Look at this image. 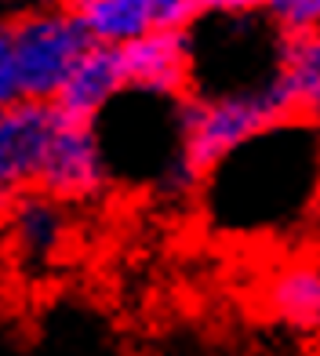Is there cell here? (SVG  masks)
I'll return each instance as SVG.
<instances>
[{
  "mask_svg": "<svg viewBox=\"0 0 320 356\" xmlns=\"http://www.w3.org/2000/svg\"><path fill=\"white\" fill-rule=\"evenodd\" d=\"M317 189L320 127L284 117L222 156L193 200L215 236L259 240L302 229L317 215Z\"/></svg>",
  "mask_w": 320,
  "mask_h": 356,
  "instance_id": "6da1fadb",
  "label": "cell"
},
{
  "mask_svg": "<svg viewBox=\"0 0 320 356\" xmlns=\"http://www.w3.org/2000/svg\"><path fill=\"white\" fill-rule=\"evenodd\" d=\"M182 99L124 88L102 106L91 127L106 160L109 186L193 197L182 171Z\"/></svg>",
  "mask_w": 320,
  "mask_h": 356,
  "instance_id": "7a4b0ae2",
  "label": "cell"
},
{
  "mask_svg": "<svg viewBox=\"0 0 320 356\" xmlns=\"http://www.w3.org/2000/svg\"><path fill=\"white\" fill-rule=\"evenodd\" d=\"M189 33V95L255 91L277 80L280 40L273 26L255 15H200L186 29Z\"/></svg>",
  "mask_w": 320,
  "mask_h": 356,
  "instance_id": "3957f363",
  "label": "cell"
},
{
  "mask_svg": "<svg viewBox=\"0 0 320 356\" xmlns=\"http://www.w3.org/2000/svg\"><path fill=\"white\" fill-rule=\"evenodd\" d=\"M287 117L284 95L273 84L255 91H233V95H211V99H182V171L189 189L197 193L200 178L211 171L230 149L262 127Z\"/></svg>",
  "mask_w": 320,
  "mask_h": 356,
  "instance_id": "277c9868",
  "label": "cell"
},
{
  "mask_svg": "<svg viewBox=\"0 0 320 356\" xmlns=\"http://www.w3.org/2000/svg\"><path fill=\"white\" fill-rule=\"evenodd\" d=\"M11 37H15V70H19L22 99L51 102L73 62L91 44L70 8H44L22 4L11 11Z\"/></svg>",
  "mask_w": 320,
  "mask_h": 356,
  "instance_id": "5b68a950",
  "label": "cell"
},
{
  "mask_svg": "<svg viewBox=\"0 0 320 356\" xmlns=\"http://www.w3.org/2000/svg\"><path fill=\"white\" fill-rule=\"evenodd\" d=\"M29 189H37L66 207L91 204L109 189L106 160H102L91 120H77V117H66L62 109H55Z\"/></svg>",
  "mask_w": 320,
  "mask_h": 356,
  "instance_id": "8992f818",
  "label": "cell"
},
{
  "mask_svg": "<svg viewBox=\"0 0 320 356\" xmlns=\"http://www.w3.org/2000/svg\"><path fill=\"white\" fill-rule=\"evenodd\" d=\"M0 240H4V258L22 273L44 277L58 262L62 248L70 240V207L37 189L19 193L8 211L0 215Z\"/></svg>",
  "mask_w": 320,
  "mask_h": 356,
  "instance_id": "52a82bcc",
  "label": "cell"
},
{
  "mask_svg": "<svg viewBox=\"0 0 320 356\" xmlns=\"http://www.w3.org/2000/svg\"><path fill=\"white\" fill-rule=\"evenodd\" d=\"M120 66L127 88L182 99L189 95V33L186 29H150L120 44Z\"/></svg>",
  "mask_w": 320,
  "mask_h": 356,
  "instance_id": "ba28073f",
  "label": "cell"
},
{
  "mask_svg": "<svg viewBox=\"0 0 320 356\" xmlns=\"http://www.w3.org/2000/svg\"><path fill=\"white\" fill-rule=\"evenodd\" d=\"M127 88L124 66H120V47L113 44H88L84 55L73 62V70L66 73L62 88L55 95V109H62L66 117L77 120H95L102 113L109 99Z\"/></svg>",
  "mask_w": 320,
  "mask_h": 356,
  "instance_id": "9c48e42d",
  "label": "cell"
},
{
  "mask_svg": "<svg viewBox=\"0 0 320 356\" xmlns=\"http://www.w3.org/2000/svg\"><path fill=\"white\" fill-rule=\"evenodd\" d=\"M277 88L284 95L287 117L320 127V29L287 33L280 40Z\"/></svg>",
  "mask_w": 320,
  "mask_h": 356,
  "instance_id": "30bf717a",
  "label": "cell"
},
{
  "mask_svg": "<svg viewBox=\"0 0 320 356\" xmlns=\"http://www.w3.org/2000/svg\"><path fill=\"white\" fill-rule=\"evenodd\" d=\"M266 313L295 334L320 331V262H287L262 287Z\"/></svg>",
  "mask_w": 320,
  "mask_h": 356,
  "instance_id": "8fae6325",
  "label": "cell"
},
{
  "mask_svg": "<svg viewBox=\"0 0 320 356\" xmlns=\"http://www.w3.org/2000/svg\"><path fill=\"white\" fill-rule=\"evenodd\" d=\"M70 11L91 44L120 47L153 29V15L146 0H73Z\"/></svg>",
  "mask_w": 320,
  "mask_h": 356,
  "instance_id": "7c38bea8",
  "label": "cell"
},
{
  "mask_svg": "<svg viewBox=\"0 0 320 356\" xmlns=\"http://www.w3.org/2000/svg\"><path fill=\"white\" fill-rule=\"evenodd\" d=\"M262 19L277 33H306L320 29V0H262Z\"/></svg>",
  "mask_w": 320,
  "mask_h": 356,
  "instance_id": "4fadbf2b",
  "label": "cell"
},
{
  "mask_svg": "<svg viewBox=\"0 0 320 356\" xmlns=\"http://www.w3.org/2000/svg\"><path fill=\"white\" fill-rule=\"evenodd\" d=\"M22 99L19 70H15V37H11V11H0V109Z\"/></svg>",
  "mask_w": 320,
  "mask_h": 356,
  "instance_id": "5bb4252c",
  "label": "cell"
},
{
  "mask_svg": "<svg viewBox=\"0 0 320 356\" xmlns=\"http://www.w3.org/2000/svg\"><path fill=\"white\" fill-rule=\"evenodd\" d=\"M153 29H189L200 19V0H146Z\"/></svg>",
  "mask_w": 320,
  "mask_h": 356,
  "instance_id": "9a60e30c",
  "label": "cell"
},
{
  "mask_svg": "<svg viewBox=\"0 0 320 356\" xmlns=\"http://www.w3.org/2000/svg\"><path fill=\"white\" fill-rule=\"evenodd\" d=\"M29 189V182H26V175H22V168L15 164V156H11V149L4 142H0V215L8 211V204L19 197V193H26Z\"/></svg>",
  "mask_w": 320,
  "mask_h": 356,
  "instance_id": "2e32d148",
  "label": "cell"
},
{
  "mask_svg": "<svg viewBox=\"0 0 320 356\" xmlns=\"http://www.w3.org/2000/svg\"><path fill=\"white\" fill-rule=\"evenodd\" d=\"M262 0H200V15H255Z\"/></svg>",
  "mask_w": 320,
  "mask_h": 356,
  "instance_id": "e0dca14e",
  "label": "cell"
},
{
  "mask_svg": "<svg viewBox=\"0 0 320 356\" xmlns=\"http://www.w3.org/2000/svg\"><path fill=\"white\" fill-rule=\"evenodd\" d=\"M29 4V0H0V11H15V8H22Z\"/></svg>",
  "mask_w": 320,
  "mask_h": 356,
  "instance_id": "ac0fdd59",
  "label": "cell"
},
{
  "mask_svg": "<svg viewBox=\"0 0 320 356\" xmlns=\"http://www.w3.org/2000/svg\"><path fill=\"white\" fill-rule=\"evenodd\" d=\"M8 262V258H4V240H0V266H4Z\"/></svg>",
  "mask_w": 320,
  "mask_h": 356,
  "instance_id": "d6986e66",
  "label": "cell"
},
{
  "mask_svg": "<svg viewBox=\"0 0 320 356\" xmlns=\"http://www.w3.org/2000/svg\"><path fill=\"white\" fill-rule=\"evenodd\" d=\"M317 215H320V189H317Z\"/></svg>",
  "mask_w": 320,
  "mask_h": 356,
  "instance_id": "ffe728a7",
  "label": "cell"
},
{
  "mask_svg": "<svg viewBox=\"0 0 320 356\" xmlns=\"http://www.w3.org/2000/svg\"><path fill=\"white\" fill-rule=\"evenodd\" d=\"M0 113H4V109H0Z\"/></svg>",
  "mask_w": 320,
  "mask_h": 356,
  "instance_id": "44dd1931",
  "label": "cell"
}]
</instances>
